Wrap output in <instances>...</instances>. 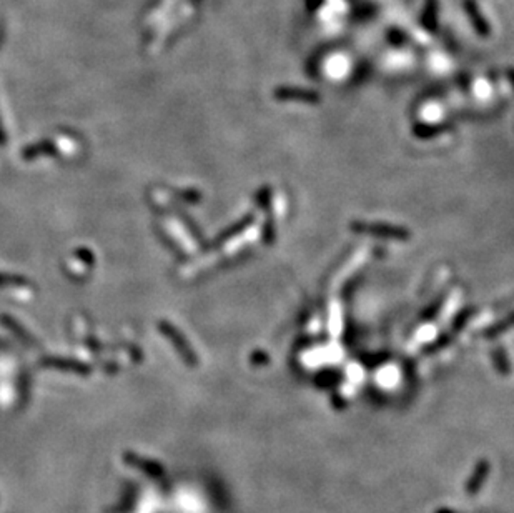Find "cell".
Masks as SVG:
<instances>
[{"label":"cell","mask_w":514,"mask_h":513,"mask_svg":"<svg viewBox=\"0 0 514 513\" xmlns=\"http://www.w3.org/2000/svg\"><path fill=\"white\" fill-rule=\"evenodd\" d=\"M351 229L359 233H370V235L384 237V238H396V240H408L411 233L406 229L395 227L390 224H378V222H353Z\"/></svg>","instance_id":"1"},{"label":"cell","mask_w":514,"mask_h":513,"mask_svg":"<svg viewBox=\"0 0 514 513\" xmlns=\"http://www.w3.org/2000/svg\"><path fill=\"white\" fill-rule=\"evenodd\" d=\"M278 99L299 100V102H318V95L310 90H299V88H278Z\"/></svg>","instance_id":"2"}]
</instances>
